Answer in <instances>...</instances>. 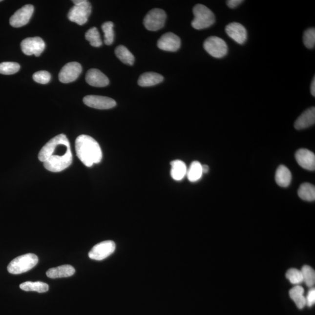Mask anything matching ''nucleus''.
Listing matches in <instances>:
<instances>
[{
  "instance_id": "nucleus-1",
  "label": "nucleus",
  "mask_w": 315,
  "mask_h": 315,
  "mask_svg": "<svg viewBox=\"0 0 315 315\" xmlns=\"http://www.w3.org/2000/svg\"><path fill=\"white\" fill-rule=\"evenodd\" d=\"M39 160L46 169L52 172H62L73 162L70 142L65 135H58L47 142L39 153Z\"/></svg>"
},
{
  "instance_id": "nucleus-2",
  "label": "nucleus",
  "mask_w": 315,
  "mask_h": 315,
  "mask_svg": "<svg viewBox=\"0 0 315 315\" xmlns=\"http://www.w3.org/2000/svg\"><path fill=\"white\" fill-rule=\"evenodd\" d=\"M77 157L84 166L91 167L100 163L103 159V152L100 145L94 139L87 135H81L75 143Z\"/></svg>"
},
{
  "instance_id": "nucleus-3",
  "label": "nucleus",
  "mask_w": 315,
  "mask_h": 315,
  "mask_svg": "<svg viewBox=\"0 0 315 315\" xmlns=\"http://www.w3.org/2000/svg\"><path fill=\"white\" fill-rule=\"evenodd\" d=\"M39 262L37 255L27 253L12 260L7 267L8 272L12 274H20L30 271Z\"/></svg>"
},
{
  "instance_id": "nucleus-4",
  "label": "nucleus",
  "mask_w": 315,
  "mask_h": 315,
  "mask_svg": "<svg viewBox=\"0 0 315 315\" xmlns=\"http://www.w3.org/2000/svg\"><path fill=\"white\" fill-rule=\"evenodd\" d=\"M194 20L192 21L191 26L197 30L209 28L215 23L214 13L202 4L194 6L193 10Z\"/></svg>"
},
{
  "instance_id": "nucleus-5",
  "label": "nucleus",
  "mask_w": 315,
  "mask_h": 315,
  "mask_svg": "<svg viewBox=\"0 0 315 315\" xmlns=\"http://www.w3.org/2000/svg\"><path fill=\"white\" fill-rule=\"evenodd\" d=\"M73 2L74 6L69 11L68 19L78 25H84L91 14V3L86 0H74Z\"/></svg>"
},
{
  "instance_id": "nucleus-6",
  "label": "nucleus",
  "mask_w": 315,
  "mask_h": 315,
  "mask_svg": "<svg viewBox=\"0 0 315 315\" xmlns=\"http://www.w3.org/2000/svg\"><path fill=\"white\" fill-rule=\"evenodd\" d=\"M204 48L210 55L217 59L224 58L229 52L226 42L217 37L207 39L204 43Z\"/></svg>"
},
{
  "instance_id": "nucleus-7",
  "label": "nucleus",
  "mask_w": 315,
  "mask_h": 315,
  "mask_svg": "<svg viewBox=\"0 0 315 315\" xmlns=\"http://www.w3.org/2000/svg\"><path fill=\"white\" fill-rule=\"evenodd\" d=\"M167 20L166 12L154 8L148 12L144 20V25L148 31H157L163 28Z\"/></svg>"
},
{
  "instance_id": "nucleus-8",
  "label": "nucleus",
  "mask_w": 315,
  "mask_h": 315,
  "mask_svg": "<svg viewBox=\"0 0 315 315\" xmlns=\"http://www.w3.org/2000/svg\"><path fill=\"white\" fill-rule=\"evenodd\" d=\"M116 250L115 243L106 241L99 243L94 246L89 252L90 259L95 260H103L112 254Z\"/></svg>"
},
{
  "instance_id": "nucleus-9",
  "label": "nucleus",
  "mask_w": 315,
  "mask_h": 315,
  "mask_svg": "<svg viewBox=\"0 0 315 315\" xmlns=\"http://www.w3.org/2000/svg\"><path fill=\"white\" fill-rule=\"evenodd\" d=\"M21 47L25 55L39 57L43 52L46 45L41 38L34 37L25 39L21 42Z\"/></svg>"
},
{
  "instance_id": "nucleus-10",
  "label": "nucleus",
  "mask_w": 315,
  "mask_h": 315,
  "mask_svg": "<svg viewBox=\"0 0 315 315\" xmlns=\"http://www.w3.org/2000/svg\"><path fill=\"white\" fill-rule=\"evenodd\" d=\"M82 66L79 63L70 62L62 68L59 75V80L67 84L75 82L82 73Z\"/></svg>"
},
{
  "instance_id": "nucleus-11",
  "label": "nucleus",
  "mask_w": 315,
  "mask_h": 315,
  "mask_svg": "<svg viewBox=\"0 0 315 315\" xmlns=\"http://www.w3.org/2000/svg\"><path fill=\"white\" fill-rule=\"evenodd\" d=\"M34 11V7L28 4L19 9L10 18V23L14 28H20L29 22Z\"/></svg>"
},
{
  "instance_id": "nucleus-12",
  "label": "nucleus",
  "mask_w": 315,
  "mask_h": 315,
  "mask_svg": "<svg viewBox=\"0 0 315 315\" xmlns=\"http://www.w3.org/2000/svg\"><path fill=\"white\" fill-rule=\"evenodd\" d=\"M86 106L97 109H109L115 107L116 101L113 99L99 95H87L83 99Z\"/></svg>"
},
{
  "instance_id": "nucleus-13",
  "label": "nucleus",
  "mask_w": 315,
  "mask_h": 315,
  "mask_svg": "<svg viewBox=\"0 0 315 315\" xmlns=\"http://www.w3.org/2000/svg\"><path fill=\"white\" fill-rule=\"evenodd\" d=\"M227 34L237 43L244 44L247 41L248 32L247 29L241 23L232 22L226 26Z\"/></svg>"
},
{
  "instance_id": "nucleus-14",
  "label": "nucleus",
  "mask_w": 315,
  "mask_h": 315,
  "mask_svg": "<svg viewBox=\"0 0 315 315\" xmlns=\"http://www.w3.org/2000/svg\"><path fill=\"white\" fill-rule=\"evenodd\" d=\"M181 41L178 36L169 32L162 36L157 46L160 49L168 52H176L181 47Z\"/></svg>"
},
{
  "instance_id": "nucleus-15",
  "label": "nucleus",
  "mask_w": 315,
  "mask_h": 315,
  "mask_svg": "<svg viewBox=\"0 0 315 315\" xmlns=\"http://www.w3.org/2000/svg\"><path fill=\"white\" fill-rule=\"evenodd\" d=\"M295 159L300 167L308 170L315 169V155L307 149H299L296 152Z\"/></svg>"
},
{
  "instance_id": "nucleus-16",
  "label": "nucleus",
  "mask_w": 315,
  "mask_h": 315,
  "mask_svg": "<svg viewBox=\"0 0 315 315\" xmlns=\"http://www.w3.org/2000/svg\"><path fill=\"white\" fill-rule=\"evenodd\" d=\"M86 82L89 85L104 87L109 85V80L105 75L97 69L92 68L86 74Z\"/></svg>"
},
{
  "instance_id": "nucleus-17",
  "label": "nucleus",
  "mask_w": 315,
  "mask_h": 315,
  "mask_svg": "<svg viewBox=\"0 0 315 315\" xmlns=\"http://www.w3.org/2000/svg\"><path fill=\"white\" fill-rule=\"evenodd\" d=\"M315 123V107H312L306 110L299 117L294 124V127L296 130H302L311 127Z\"/></svg>"
},
{
  "instance_id": "nucleus-18",
  "label": "nucleus",
  "mask_w": 315,
  "mask_h": 315,
  "mask_svg": "<svg viewBox=\"0 0 315 315\" xmlns=\"http://www.w3.org/2000/svg\"><path fill=\"white\" fill-rule=\"evenodd\" d=\"M76 270L71 265H62L50 269L46 272L48 277L52 279L71 277L74 274Z\"/></svg>"
},
{
  "instance_id": "nucleus-19",
  "label": "nucleus",
  "mask_w": 315,
  "mask_h": 315,
  "mask_svg": "<svg viewBox=\"0 0 315 315\" xmlns=\"http://www.w3.org/2000/svg\"><path fill=\"white\" fill-rule=\"evenodd\" d=\"M275 179L278 186L282 188L289 187L292 180V175L289 168L280 166L275 172Z\"/></svg>"
},
{
  "instance_id": "nucleus-20",
  "label": "nucleus",
  "mask_w": 315,
  "mask_h": 315,
  "mask_svg": "<svg viewBox=\"0 0 315 315\" xmlns=\"http://www.w3.org/2000/svg\"><path fill=\"white\" fill-rule=\"evenodd\" d=\"M171 177L175 181H182L187 176L188 168L184 161L175 160L171 162Z\"/></svg>"
},
{
  "instance_id": "nucleus-21",
  "label": "nucleus",
  "mask_w": 315,
  "mask_h": 315,
  "mask_svg": "<svg viewBox=\"0 0 315 315\" xmlns=\"http://www.w3.org/2000/svg\"><path fill=\"white\" fill-rule=\"evenodd\" d=\"M163 76L154 72L144 73L138 80V84L141 86H151L163 82Z\"/></svg>"
},
{
  "instance_id": "nucleus-22",
  "label": "nucleus",
  "mask_w": 315,
  "mask_h": 315,
  "mask_svg": "<svg viewBox=\"0 0 315 315\" xmlns=\"http://www.w3.org/2000/svg\"><path fill=\"white\" fill-rule=\"evenodd\" d=\"M304 288L297 285L290 291V296L295 303L297 308L302 310L306 306V298Z\"/></svg>"
},
{
  "instance_id": "nucleus-23",
  "label": "nucleus",
  "mask_w": 315,
  "mask_h": 315,
  "mask_svg": "<svg viewBox=\"0 0 315 315\" xmlns=\"http://www.w3.org/2000/svg\"><path fill=\"white\" fill-rule=\"evenodd\" d=\"M20 287L25 292H37L39 293H46L49 289L47 284L41 281H26L21 284Z\"/></svg>"
},
{
  "instance_id": "nucleus-24",
  "label": "nucleus",
  "mask_w": 315,
  "mask_h": 315,
  "mask_svg": "<svg viewBox=\"0 0 315 315\" xmlns=\"http://www.w3.org/2000/svg\"><path fill=\"white\" fill-rule=\"evenodd\" d=\"M298 194L302 200L307 202H314L315 200V186L310 183H304L300 186Z\"/></svg>"
},
{
  "instance_id": "nucleus-25",
  "label": "nucleus",
  "mask_w": 315,
  "mask_h": 315,
  "mask_svg": "<svg viewBox=\"0 0 315 315\" xmlns=\"http://www.w3.org/2000/svg\"><path fill=\"white\" fill-rule=\"evenodd\" d=\"M202 165L199 161H193L187 171L189 181L195 182L202 178L203 175Z\"/></svg>"
},
{
  "instance_id": "nucleus-26",
  "label": "nucleus",
  "mask_w": 315,
  "mask_h": 315,
  "mask_svg": "<svg viewBox=\"0 0 315 315\" xmlns=\"http://www.w3.org/2000/svg\"><path fill=\"white\" fill-rule=\"evenodd\" d=\"M115 54L120 61L125 63L126 64L130 65H133L135 58L133 54L123 45L117 47L115 50Z\"/></svg>"
},
{
  "instance_id": "nucleus-27",
  "label": "nucleus",
  "mask_w": 315,
  "mask_h": 315,
  "mask_svg": "<svg viewBox=\"0 0 315 315\" xmlns=\"http://www.w3.org/2000/svg\"><path fill=\"white\" fill-rule=\"evenodd\" d=\"M85 38L93 47H98L103 45L100 32L95 27H93V28L89 29L86 32Z\"/></svg>"
},
{
  "instance_id": "nucleus-28",
  "label": "nucleus",
  "mask_w": 315,
  "mask_h": 315,
  "mask_svg": "<svg viewBox=\"0 0 315 315\" xmlns=\"http://www.w3.org/2000/svg\"><path fill=\"white\" fill-rule=\"evenodd\" d=\"M303 277V282H304L308 287H313L315 283V272L311 266L305 265L301 270Z\"/></svg>"
},
{
  "instance_id": "nucleus-29",
  "label": "nucleus",
  "mask_w": 315,
  "mask_h": 315,
  "mask_svg": "<svg viewBox=\"0 0 315 315\" xmlns=\"http://www.w3.org/2000/svg\"><path fill=\"white\" fill-rule=\"evenodd\" d=\"M20 65L15 62H3L0 63V74L12 75L16 74L20 70Z\"/></svg>"
},
{
  "instance_id": "nucleus-30",
  "label": "nucleus",
  "mask_w": 315,
  "mask_h": 315,
  "mask_svg": "<svg viewBox=\"0 0 315 315\" xmlns=\"http://www.w3.org/2000/svg\"><path fill=\"white\" fill-rule=\"evenodd\" d=\"M113 26V23L110 21L105 22L102 25V29L104 33V42L107 45L112 44L114 41L115 34H114Z\"/></svg>"
},
{
  "instance_id": "nucleus-31",
  "label": "nucleus",
  "mask_w": 315,
  "mask_h": 315,
  "mask_svg": "<svg viewBox=\"0 0 315 315\" xmlns=\"http://www.w3.org/2000/svg\"><path fill=\"white\" fill-rule=\"evenodd\" d=\"M286 277L291 283L295 286L303 283L302 272L296 269L289 270L286 273Z\"/></svg>"
},
{
  "instance_id": "nucleus-32",
  "label": "nucleus",
  "mask_w": 315,
  "mask_h": 315,
  "mask_svg": "<svg viewBox=\"0 0 315 315\" xmlns=\"http://www.w3.org/2000/svg\"><path fill=\"white\" fill-rule=\"evenodd\" d=\"M303 42L308 49H313L315 46V29L310 28L304 32Z\"/></svg>"
},
{
  "instance_id": "nucleus-33",
  "label": "nucleus",
  "mask_w": 315,
  "mask_h": 315,
  "mask_svg": "<svg viewBox=\"0 0 315 315\" xmlns=\"http://www.w3.org/2000/svg\"><path fill=\"white\" fill-rule=\"evenodd\" d=\"M33 79L38 83L46 84L50 82L51 75L46 71H38L33 75Z\"/></svg>"
},
{
  "instance_id": "nucleus-34",
  "label": "nucleus",
  "mask_w": 315,
  "mask_h": 315,
  "mask_svg": "<svg viewBox=\"0 0 315 315\" xmlns=\"http://www.w3.org/2000/svg\"><path fill=\"white\" fill-rule=\"evenodd\" d=\"M306 298V305L309 307H313L315 303V290L314 288H312L309 291L307 296H305Z\"/></svg>"
},
{
  "instance_id": "nucleus-35",
  "label": "nucleus",
  "mask_w": 315,
  "mask_h": 315,
  "mask_svg": "<svg viewBox=\"0 0 315 315\" xmlns=\"http://www.w3.org/2000/svg\"><path fill=\"white\" fill-rule=\"evenodd\" d=\"M244 2L242 0H229L227 1V5L231 8H235Z\"/></svg>"
},
{
  "instance_id": "nucleus-36",
  "label": "nucleus",
  "mask_w": 315,
  "mask_h": 315,
  "mask_svg": "<svg viewBox=\"0 0 315 315\" xmlns=\"http://www.w3.org/2000/svg\"><path fill=\"white\" fill-rule=\"evenodd\" d=\"M311 94L313 95V97L315 96V78H314L313 82H312L311 86Z\"/></svg>"
},
{
  "instance_id": "nucleus-37",
  "label": "nucleus",
  "mask_w": 315,
  "mask_h": 315,
  "mask_svg": "<svg viewBox=\"0 0 315 315\" xmlns=\"http://www.w3.org/2000/svg\"><path fill=\"white\" fill-rule=\"evenodd\" d=\"M202 170L203 174L208 173L209 171V167L206 165H204V166H202Z\"/></svg>"
},
{
  "instance_id": "nucleus-38",
  "label": "nucleus",
  "mask_w": 315,
  "mask_h": 315,
  "mask_svg": "<svg viewBox=\"0 0 315 315\" xmlns=\"http://www.w3.org/2000/svg\"><path fill=\"white\" fill-rule=\"evenodd\" d=\"M1 1H2V0H0V2H1Z\"/></svg>"
}]
</instances>
